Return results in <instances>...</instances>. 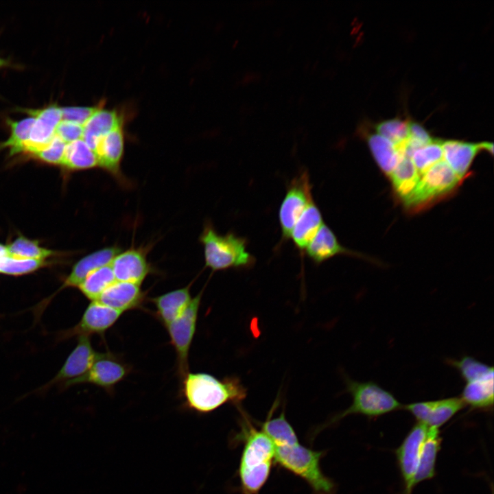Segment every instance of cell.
<instances>
[{
    "label": "cell",
    "instance_id": "6",
    "mask_svg": "<svg viewBox=\"0 0 494 494\" xmlns=\"http://www.w3.org/2000/svg\"><path fill=\"white\" fill-rule=\"evenodd\" d=\"M461 182L443 159L421 176L415 187L402 200L407 209L417 211L450 194Z\"/></svg>",
    "mask_w": 494,
    "mask_h": 494
},
{
    "label": "cell",
    "instance_id": "11",
    "mask_svg": "<svg viewBox=\"0 0 494 494\" xmlns=\"http://www.w3.org/2000/svg\"><path fill=\"white\" fill-rule=\"evenodd\" d=\"M465 406L460 397L419 401L403 405L416 422L439 428Z\"/></svg>",
    "mask_w": 494,
    "mask_h": 494
},
{
    "label": "cell",
    "instance_id": "27",
    "mask_svg": "<svg viewBox=\"0 0 494 494\" xmlns=\"http://www.w3.org/2000/svg\"><path fill=\"white\" fill-rule=\"evenodd\" d=\"M61 165L73 170L86 169L98 166L95 152L82 139L66 145Z\"/></svg>",
    "mask_w": 494,
    "mask_h": 494
},
{
    "label": "cell",
    "instance_id": "26",
    "mask_svg": "<svg viewBox=\"0 0 494 494\" xmlns=\"http://www.w3.org/2000/svg\"><path fill=\"white\" fill-rule=\"evenodd\" d=\"M366 138L377 165L389 176L403 155V153L397 145L378 133L366 134Z\"/></svg>",
    "mask_w": 494,
    "mask_h": 494
},
{
    "label": "cell",
    "instance_id": "30",
    "mask_svg": "<svg viewBox=\"0 0 494 494\" xmlns=\"http://www.w3.org/2000/svg\"><path fill=\"white\" fill-rule=\"evenodd\" d=\"M116 281L110 264L97 268L85 278L78 287L82 294L96 301L101 294Z\"/></svg>",
    "mask_w": 494,
    "mask_h": 494
},
{
    "label": "cell",
    "instance_id": "40",
    "mask_svg": "<svg viewBox=\"0 0 494 494\" xmlns=\"http://www.w3.org/2000/svg\"><path fill=\"white\" fill-rule=\"evenodd\" d=\"M10 65V62L4 58L0 57V68L5 67Z\"/></svg>",
    "mask_w": 494,
    "mask_h": 494
},
{
    "label": "cell",
    "instance_id": "31",
    "mask_svg": "<svg viewBox=\"0 0 494 494\" xmlns=\"http://www.w3.org/2000/svg\"><path fill=\"white\" fill-rule=\"evenodd\" d=\"M34 120L33 117H26L19 121L8 119L6 122L10 129V135L5 141L1 144L0 148H9L11 155L23 152Z\"/></svg>",
    "mask_w": 494,
    "mask_h": 494
},
{
    "label": "cell",
    "instance_id": "20",
    "mask_svg": "<svg viewBox=\"0 0 494 494\" xmlns=\"http://www.w3.org/2000/svg\"><path fill=\"white\" fill-rule=\"evenodd\" d=\"M442 148L443 160L462 180L467 176L474 158L482 150V143H473L458 140L443 141Z\"/></svg>",
    "mask_w": 494,
    "mask_h": 494
},
{
    "label": "cell",
    "instance_id": "35",
    "mask_svg": "<svg viewBox=\"0 0 494 494\" xmlns=\"http://www.w3.org/2000/svg\"><path fill=\"white\" fill-rule=\"evenodd\" d=\"M44 260L26 259L10 255L0 258V273L21 275L32 272L44 265Z\"/></svg>",
    "mask_w": 494,
    "mask_h": 494
},
{
    "label": "cell",
    "instance_id": "3",
    "mask_svg": "<svg viewBox=\"0 0 494 494\" xmlns=\"http://www.w3.org/2000/svg\"><path fill=\"white\" fill-rule=\"evenodd\" d=\"M202 244L205 267L212 272L252 267L255 257L247 250V239L233 232L217 233L211 223L204 224L199 237Z\"/></svg>",
    "mask_w": 494,
    "mask_h": 494
},
{
    "label": "cell",
    "instance_id": "23",
    "mask_svg": "<svg viewBox=\"0 0 494 494\" xmlns=\"http://www.w3.org/2000/svg\"><path fill=\"white\" fill-rule=\"evenodd\" d=\"M121 126V119L116 111L98 106L83 126L82 139L94 152L99 139L115 128Z\"/></svg>",
    "mask_w": 494,
    "mask_h": 494
},
{
    "label": "cell",
    "instance_id": "39",
    "mask_svg": "<svg viewBox=\"0 0 494 494\" xmlns=\"http://www.w3.org/2000/svg\"><path fill=\"white\" fill-rule=\"evenodd\" d=\"M409 141L417 148H421L432 142L433 139L425 128L419 123L410 121Z\"/></svg>",
    "mask_w": 494,
    "mask_h": 494
},
{
    "label": "cell",
    "instance_id": "32",
    "mask_svg": "<svg viewBox=\"0 0 494 494\" xmlns=\"http://www.w3.org/2000/svg\"><path fill=\"white\" fill-rule=\"evenodd\" d=\"M6 246L10 256L21 259L44 260L54 254L52 250L40 247L37 241L23 236Z\"/></svg>",
    "mask_w": 494,
    "mask_h": 494
},
{
    "label": "cell",
    "instance_id": "17",
    "mask_svg": "<svg viewBox=\"0 0 494 494\" xmlns=\"http://www.w3.org/2000/svg\"><path fill=\"white\" fill-rule=\"evenodd\" d=\"M124 137L121 126L103 136L95 150L98 166L118 180H123L121 162L124 154Z\"/></svg>",
    "mask_w": 494,
    "mask_h": 494
},
{
    "label": "cell",
    "instance_id": "12",
    "mask_svg": "<svg viewBox=\"0 0 494 494\" xmlns=\"http://www.w3.org/2000/svg\"><path fill=\"white\" fill-rule=\"evenodd\" d=\"M20 110L35 119L23 150V152L32 154L47 145L54 137L56 127L62 120L61 107L53 104L42 108H21Z\"/></svg>",
    "mask_w": 494,
    "mask_h": 494
},
{
    "label": "cell",
    "instance_id": "36",
    "mask_svg": "<svg viewBox=\"0 0 494 494\" xmlns=\"http://www.w3.org/2000/svg\"><path fill=\"white\" fill-rule=\"evenodd\" d=\"M66 145L67 143L55 134L47 145L31 154L48 163L61 164Z\"/></svg>",
    "mask_w": 494,
    "mask_h": 494
},
{
    "label": "cell",
    "instance_id": "33",
    "mask_svg": "<svg viewBox=\"0 0 494 494\" xmlns=\"http://www.w3.org/2000/svg\"><path fill=\"white\" fill-rule=\"evenodd\" d=\"M443 141L434 139L430 143L416 149L410 158L420 176L430 167L443 159Z\"/></svg>",
    "mask_w": 494,
    "mask_h": 494
},
{
    "label": "cell",
    "instance_id": "29",
    "mask_svg": "<svg viewBox=\"0 0 494 494\" xmlns=\"http://www.w3.org/2000/svg\"><path fill=\"white\" fill-rule=\"evenodd\" d=\"M271 410L266 420L260 423V429L269 437L274 446H280L298 441L296 433L285 418L284 411L277 417L271 418Z\"/></svg>",
    "mask_w": 494,
    "mask_h": 494
},
{
    "label": "cell",
    "instance_id": "21",
    "mask_svg": "<svg viewBox=\"0 0 494 494\" xmlns=\"http://www.w3.org/2000/svg\"><path fill=\"white\" fill-rule=\"evenodd\" d=\"M120 250V248L117 246H108L97 250L82 258L73 266L61 289L67 287H78L91 272L110 264L113 258Z\"/></svg>",
    "mask_w": 494,
    "mask_h": 494
},
{
    "label": "cell",
    "instance_id": "19",
    "mask_svg": "<svg viewBox=\"0 0 494 494\" xmlns=\"http://www.w3.org/2000/svg\"><path fill=\"white\" fill-rule=\"evenodd\" d=\"M187 285L150 298L155 307V316L165 327L178 318L187 309L192 297Z\"/></svg>",
    "mask_w": 494,
    "mask_h": 494
},
{
    "label": "cell",
    "instance_id": "24",
    "mask_svg": "<svg viewBox=\"0 0 494 494\" xmlns=\"http://www.w3.org/2000/svg\"><path fill=\"white\" fill-rule=\"evenodd\" d=\"M323 223L322 213L313 201L295 224L290 236L302 257Z\"/></svg>",
    "mask_w": 494,
    "mask_h": 494
},
{
    "label": "cell",
    "instance_id": "8",
    "mask_svg": "<svg viewBox=\"0 0 494 494\" xmlns=\"http://www.w3.org/2000/svg\"><path fill=\"white\" fill-rule=\"evenodd\" d=\"M202 293L201 290L192 298L184 312L165 327L176 355V373L181 379L189 372V353L196 331Z\"/></svg>",
    "mask_w": 494,
    "mask_h": 494
},
{
    "label": "cell",
    "instance_id": "7",
    "mask_svg": "<svg viewBox=\"0 0 494 494\" xmlns=\"http://www.w3.org/2000/svg\"><path fill=\"white\" fill-rule=\"evenodd\" d=\"M312 185L307 170H301L288 183L279 211L282 242L290 239L292 229L313 202Z\"/></svg>",
    "mask_w": 494,
    "mask_h": 494
},
{
    "label": "cell",
    "instance_id": "5",
    "mask_svg": "<svg viewBox=\"0 0 494 494\" xmlns=\"http://www.w3.org/2000/svg\"><path fill=\"white\" fill-rule=\"evenodd\" d=\"M346 392L352 397L351 405L336 415L328 424L335 423L351 414L377 417L403 408L389 391L373 381H358L345 378Z\"/></svg>",
    "mask_w": 494,
    "mask_h": 494
},
{
    "label": "cell",
    "instance_id": "16",
    "mask_svg": "<svg viewBox=\"0 0 494 494\" xmlns=\"http://www.w3.org/2000/svg\"><path fill=\"white\" fill-rule=\"evenodd\" d=\"M97 353L93 348L89 336H78V343L50 384L78 378L85 374L93 364Z\"/></svg>",
    "mask_w": 494,
    "mask_h": 494
},
{
    "label": "cell",
    "instance_id": "1",
    "mask_svg": "<svg viewBox=\"0 0 494 494\" xmlns=\"http://www.w3.org/2000/svg\"><path fill=\"white\" fill-rule=\"evenodd\" d=\"M184 406L200 414L210 413L226 403L239 405L247 389L236 377L222 379L206 373H190L181 379Z\"/></svg>",
    "mask_w": 494,
    "mask_h": 494
},
{
    "label": "cell",
    "instance_id": "38",
    "mask_svg": "<svg viewBox=\"0 0 494 494\" xmlns=\"http://www.w3.org/2000/svg\"><path fill=\"white\" fill-rule=\"evenodd\" d=\"M83 131L82 125L61 120L56 127L55 134L67 144L82 139Z\"/></svg>",
    "mask_w": 494,
    "mask_h": 494
},
{
    "label": "cell",
    "instance_id": "37",
    "mask_svg": "<svg viewBox=\"0 0 494 494\" xmlns=\"http://www.w3.org/2000/svg\"><path fill=\"white\" fill-rule=\"evenodd\" d=\"M98 106H66L61 107L62 120L83 126Z\"/></svg>",
    "mask_w": 494,
    "mask_h": 494
},
{
    "label": "cell",
    "instance_id": "15",
    "mask_svg": "<svg viewBox=\"0 0 494 494\" xmlns=\"http://www.w3.org/2000/svg\"><path fill=\"white\" fill-rule=\"evenodd\" d=\"M146 294L147 292L141 290V285L116 281L96 301L124 313L142 309L147 299Z\"/></svg>",
    "mask_w": 494,
    "mask_h": 494
},
{
    "label": "cell",
    "instance_id": "4",
    "mask_svg": "<svg viewBox=\"0 0 494 494\" xmlns=\"http://www.w3.org/2000/svg\"><path fill=\"white\" fill-rule=\"evenodd\" d=\"M274 462L304 480L315 494H335L334 483L320 468L323 451L306 447L299 441L274 447Z\"/></svg>",
    "mask_w": 494,
    "mask_h": 494
},
{
    "label": "cell",
    "instance_id": "13",
    "mask_svg": "<svg viewBox=\"0 0 494 494\" xmlns=\"http://www.w3.org/2000/svg\"><path fill=\"white\" fill-rule=\"evenodd\" d=\"M122 314L97 301H91L78 323L68 330L64 336H103L116 323Z\"/></svg>",
    "mask_w": 494,
    "mask_h": 494
},
{
    "label": "cell",
    "instance_id": "14",
    "mask_svg": "<svg viewBox=\"0 0 494 494\" xmlns=\"http://www.w3.org/2000/svg\"><path fill=\"white\" fill-rule=\"evenodd\" d=\"M117 281L141 285L152 268L147 259V250L143 248H130L119 252L110 263Z\"/></svg>",
    "mask_w": 494,
    "mask_h": 494
},
{
    "label": "cell",
    "instance_id": "22",
    "mask_svg": "<svg viewBox=\"0 0 494 494\" xmlns=\"http://www.w3.org/2000/svg\"><path fill=\"white\" fill-rule=\"evenodd\" d=\"M305 253L317 265L338 255H353V252L340 244L336 235L325 222L307 247Z\"/></svg>",
    "mask_w": 494,
    "mask_h": 494
},
{
    "label": "cell",
    "instance_id": "2",
    "mask_svg": "<svg viewBox=\"0 0 494 494\" xmlns=\"http://www.w3.org/2000/svg\"><path fill=\"white\" fill-rule=\"evenodd\" d=\"M240 438L244 447L238 474L243 494H257L267 482L274 463L275 449L272 440L245 418Z\"/></svg>",
    "mask_w": 494,
    "mask_h": 494
},
{
    "label": "cell",
    "instance_id": "25",
    "mask_svg": "<svg viewBox=\"0 0 494 494\" xmlns=\"http://www.w3.org/2000/svg\"><path fill=\"white\" fill-rule=\"evenodd\" d=\"M441 438L439 428L429 427L423 443L414 487L419 483L432 479L436 473V462L440 451Z\"/></svg>",
    "mask_w": 494,
    "mask_h": 494
},
{
    "label": "cell",
    "instance_id": "10",
    "mask_svg": "<svg viewBox=\"0 0 494 494\" xmlns=\"http://www.w3.org/2000/svg\"><path fill=\"white\" fill-rule=\"evenodd\" d=\"M429 427L416 422L396 450V457L403 482V493L411 494L423 443Z\"/></svg>",
    "mask_w": 494,
    "mask_h": 494
},
{
    "label": "cell",
    "instance_id": "34",
    "mask_svg": "<svg viewBox=\"0 0 494 494\" xmlns=\"http://www.w3.org/2000/svg\"><path fill=\"white\" fill-rule=\"evenodd\" d=\"M410 121L400 118H394L378 123L376 126L377 133L399 146L409 139Z\"/></svg>",
    "mask_w": 494,
    "mask_h": 494
},
{
    "label": "cell",
    "instance_id": "9",
    "mask_svg": "<svg viewBox=\"0 0 494 494\" xmlns=\"http://www.w3.org/2000/svg\"><path fill=\"white\" fill-rule=\"evenodd\" d=\"M131 371V366L115 353L107 351L97 353L96 358L82 376L68 381L64 386L90 384L109 393L124 379Z\"/></svg>",
    "mask_w": 494,
    "mask_h": 494
},
{
    "label": "cell",
    "instance_id": "28",
    "mask_svg": "<svg viewBox=\"0 0 494 494\" xmlns=\"http://www.w3.org/2000/svg\"><path fill=\"white\" fill-rule=\"evenodd\" d=\"M389 178L395 191L402 200L415 187L421 176L411 158L403 155Z\"/></svg>",
    "mask_w": 494,
    "mask_h": 494
},
{
    "label": "cell",
    "instance_id": "18",
    "mask_svg": "<svg viewBox=\"0 0 494 494\" xmlns=\"http://www.w3.org/2000/svg\"><path fill=\"white\" fill-rule=\"evenodd\" d=\"M494 370L492 366L484 373L465 380L460 397L465 406L473 410H492L494 402Z\"/></svg>",
    "mask_w": 494,
    "mask_h": 494
}]
</instances>
